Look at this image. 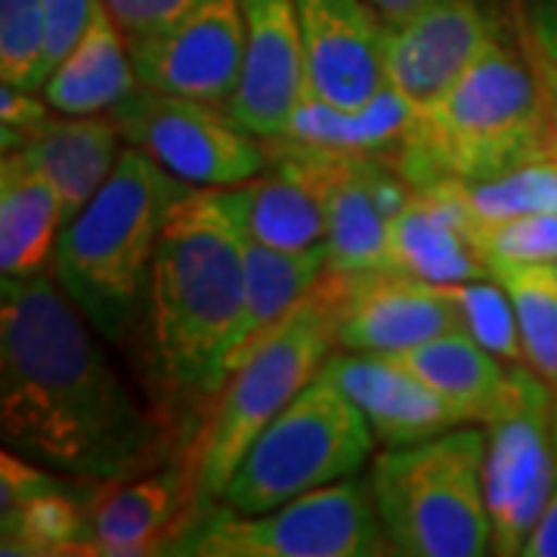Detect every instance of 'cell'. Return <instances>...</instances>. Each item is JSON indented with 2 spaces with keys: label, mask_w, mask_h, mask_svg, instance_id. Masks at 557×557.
<instances>
[{
  "label": "cell",
  "mask_w": 557,
  "mask_h": 557,
  "mask_svg": "<svg viewBox=\"0 0 557 557\" xmlns=\"http://www.w3.org/2000/svg\"><path fill=\"white\" fill-rule=\"evenodd\" d=\"M527 22L533 44L557 62V0H527Z\"/></svg>",
  "instance_id": "36"
},
{
  "label": "cell",
  "mask_w": 557,
  "mask_h": 557,
  "mask_svg": "<svg viewBox=\"0 0 557 557\" xmlns=\"http://www.w3.org/2000/svg\"><path fill=\"white\" fill-rule=\"evenodd\" d=\"M391 357L437 387L449 403H456L471 424H490L518 412L539 381L527 366L508 369L505 359L490 354L468 332H449Z\"/></svg>",
  "instance_id": "20"
},
{
  "label": "cell",
  "mask_w": 557,
  "mask_h": 557,
  "mask_svg": "<svg viewBox=\"0 0 557 557\" xmlns=\"http://www.w3.org/2000/svg\"><path fill=\"white\" fill-rule=\"evenodd\" d=\"M449 180L458 186L478 223H496L523 214H557V159L552 156L518 164L496 177Z\"/></svg>",
  "instance_id": "29"
},
{
  "label": "cell",
  "mask_w": 557,
  "mask_h": 557,
  "mask_svg": "<svg viewBox=\"0 0 557 557\" xmlns=\"http://www.w3.org/2000/svg\"><path fill=\"white\" fill-rule=\"evenodd\" d=\"M453 292H456L458 313H461V329L498 359L511 366H523L527 354H523L518 313L508 292L496 278L456 282Z\"/></svg>",
  "instance_id": "30"
},
{
  "label": "cell",
  "mask_w": 557,
  "mask_h": 557,
  "mask_svg": "<svg viewBox=\"0 0 557 557\" xmlns=\"http://www.w3.org/2000/svg\"><path fill=\"white\" fill-rule=\"evenodd\" d=\"M372 449L369 418L332 381L317 375L248 446L218 502L236 515L273 511L304 493L357 478Z\"/></svg>",
  "instance_id": "7"
},
{
  "label": "cell",
  "mask_w": 557,
  "mask_h": 557,
  "mask_svg": "<svg viewBox=\"0 0 557 557\" xmlns=\"http://www.w3.org/2000/svg\"><path fill=\"white\" fill-rule=\"evenodd\" d=\"M161 555L379 557L394 552L369 480L347 478L263 515H236L214 502L168 539Z\"/></svg>",
  "instance_id": "8"
},
{
  "label": "cell",
  "mask_w": 557,
  "mask_h": 557,
  "mask_svg": "<svg viewBox=\"0 0 557 557\" xmlns=\"http://www.w3.org/2000/svg\"><path fill=\"white\" fill-rule=\"evenodd\" d=\"M53 109L47 100H35V90H22L3 84L0 90V134H3V152H16L25 146Z\"/></svg>",
  "instance_id": "35"
},
{
  "label": "cell",
  "mask_w": 557,
  "mask_h": 557,
  "mask_svg": "<svg viewBox=\"0 0 557 557\" xmlns=\"http://www.w3.org/2000/svg\"><path fill=\"white\" fill-rule=\"evenodd\" d=\"M369 490L391 552L480 557L493 552L486 505V431L461 424L372 458Z\"/></svg>",
  "instance_id": "6"
},
{
  "label": "cell",
  "mask_w": 557,
  "mask_h": 557,
  "mask_svg": "<svg viewBox=\"0 0 557 557\" xmlns=\"http://www.w3.org/2000/svg\"><path fill=\"white\" fill-rule=\"evenodd\" d=\"M530 60L536 65V75L545 90V106H548V134H552V156L557 159V62L539 50L536 44H530Z\"/></svg>",
  "instance_id": "37"
},
{
  "label": "cell",
  "mask_w": 557,
  "mask_h": 557,
  "mask_svg": "<svg viewBox=\"0 0 557 557\" xmlns=\"http://www.w3.org/2000/svg\"><path fill=\"white\" fill-rule=\"evenodd\" d=\"M548 156V106L536 65L498 32L437 100L418 106L397 171L421 186L443 177H496Z\"/></svg>",
  "instance_id": "4"
},
{
  "label": "cell",
  "mask_w": 557,
  "mask_h": 557,
  "mask_svg": "<svg viewBox=\"0 0 557 557\" xmlns=\"http://www.w3.org/2000/svg\"><path fill=\"white\" fill-rule=\"evenodd\" d=\"M523 555L527 557H557V480L552 498L539 518L536 530L530 533L527 545H523Z\"/></svg>",
  "instance_id": "38"
},
{
  "label": "cell",
  "mask_w": 557,
  "mask_h": 557,
  "mask_svg": "<svg viewBox=\"0 0 557 557\" xmlns=\"http://www.w3.org/2000/svg\"><path fill=\"white\" fill-rule=\"evenodd\" d=\"M196 186L164 171L137 146L53 245V278L106 341H127L146 313L156 251L171 211Z\"/></svg>",
  "instance_id": "3"
},
{
  "label": "cell",
  "mask_w": 557,
  "mask_h": 557,
  "mask_svg": "<svg viewBox=\"0 0 557 557\" xmlns=\"http://www.w3.org/2000/svg\"><path fill=\"white\" fill-rule=\"evenodd\" d=\"M310 97L362 109L387 81V22L369 0H295Z\"/></svg>",
  "instance_id": "15"
},
{
  "label": "cell",
  "mask_w": 557,
  "mask_h": 557,
  "mask_svg": "<svg viewBox=\"0 0 557 557\" xmlns=\"http://www.w3.org/2000/svg\"><path fill=\"white\" fill-rule=\"evenodd\" d=\"M100 0H44V28H47V44H44V81L60 65L75 44L84 38L87 25L94 22Z\"/></svg>",
  "instance_id": "33"
},
{
  "label": "cell",
  "mask_w": 557,
  "mask_h": 557,
  "mask_svg": "<svg viewBox=\"0 0 557 557\" xmlns=\"http://www.w3.org/2000/svg\"><path fill=\"white\" fill-rule=\"evenodd\" d=\"M474 223L453 180L421 183L391 220V267L437 285L490 278V260L474 242Z\"/></svg>",
  "instance_id": "19"
},
{
  "label": "cell",
  "mask_w": 557,
  "mask_h": 557,
  "mask_svg": "<svg viewBox=\"0 0 557 557\" xmlns=\"http://www.w3.org/2000/svg\"><path fill=\"white\" fill-rule=\"evenodd\" d=\"M139 87L131 47L100 0L94 22L75 50L50 72L40 94L60 115H100L112 112Z\"/></svg>",
  "instance_id": "22"
},
{
  "label": "cell",
  "mask_w": 557,
  "mask_h": 557,
  "mask_svg": "<svg viewBox=\"0 0 557 557\" xmlns=\"http://www.w3.org/2000/svg\"><path fill=\"white\" fill-rule=\"evenodd\" d=\"M0 468L3 555H84L90 505L106 483L57 478L10 449Z\"/></svg>",
  "instance_id": "18"
},
{
  "label": "cell",
  "mask_w": 557,
  "mask_h": 557,
  "mask_svg": "<svg viewBox=\"0 0 557 557\" xmlns=\"http://www.w3.org/2000/svg\"><path fill=\"white\" fill-rule=\"evenodd\" d=\"M344 282L325 270L313 292L245 354L201 428L193 461L196 511L214 505L248 446L273 418L317 379L341 344Z\"/></svg>",
  "instance_id": "5"
},
{
  "label": "cell",
  "mask_w": 557,
  "mask_h": 557,
  "mask_svg": "<svg viewBox=\"0 0 557 557\" xmlns=\"http://www.w3.org/2000/svg\"><path fill=\"white\" fill-rule=\"evenodd\" d=\"M220 208L242 233L285 251L325 245V211L317 193L298 177L278 171L273 177L245 180L239 186L211 189Z\"/></svg>",
  "instance_id": "25"
},
{
  "label": "cell",
  "mask_w": 557,
  "mask_h": 557,
  "mask_svg": "<svg viewBox=\"0 0 557 557\" xmlns=\"http://www.w3.org/2000/svg\"><path fill=\"white\" fill-rule=\"evenodd\" d=\"M186 478L164 468L149 478H134L127 486L106 493L90 505L87 552L84 555H152L164 552L168 530L180 511Z\"/></svg>",
  "instance_id": "23"
},
{
  "label": "cell",
  "mask_w": 557,
  "mask_h": 557,
  "mask_svg": "<svg viewBox=\"0 0 557 557\" xmlns=\"http://www.w3.org/2000/svg\"><path fill=\"white\" fill-rule=\"evenodd\" d=\"M341 282L338 338L347 350L391 357L440 335L465 332L453 285H437L394 267L341 273Z\"/></svg>",
  "instance_id": "13"
},
{
  "label": "cell",
  "mask_w": 557,
  "mask_h": 557,
  "mask_svg": "<svg viewBox=\"0 0 557 557\" xmlns=\"http://www.w3.org/2000/svg\"><path fill=\"white\" fill-rule=\"evenodd\" d=\"M319 375L357 403L384 446H406L471 424L437 387L384 354H332Z\"/></svg>",
  "instance_id": "17"
},
{
  "label": "cell",
  "mask_w": 557,
  "mask_h": 557,
  "mask_svg": "<svg viewBox=\"0 0 557 557\" xmlns=\"http://www.w3.org/2000/svg\"><path fill=\"white\" fill-rule=\"evenodd\" d=\"M44 0H0V81L10 87H44Z\"/></svg>",
  "instance_id": "31"
},
{
  "label": "cell",
  "mask_w": 557,
  "mask_h": 557,
  "mask_svg": "<svg viewBox=\"0 0 557 557\" xmlns=\"http://www.w3.org/2000/svg\"><path fill=\"white\" fill-rule=\"evenodd\" d=\"M62 230V201L50 180L22 152L0 161V276L28 278L44 273Z\"/></svg>",
  "instance_id": "24"
},
{
  "label": "cell",
  "mask_w": 557,
  "mask_h": 557,
  "mask_svg": "<svg viewBox=\"0 0 557 557\" xmlns=\"http://www.w3.org/2000/svg\"><path fill=\"white\" fill-rule=\"evenodd\" d=\"M557 480V428L548 387L536 381L518 412L486 424V505L493 555H523Z\"/></svg>",
  "instance_id": "11"
},
{
  "label": "cell",
  "mask_w": 557,
  "mask_h": 557,
  "mask_svg": "<svg viewBox=\"0 0 557 557\" xmlns=\"http://www.w3.org/2000/svg\"><path fill=\"white\" fill-rule=\"evenodd\" d=\"M474 242L486 260L557 263V214H523L478 223Z\"/></svg>",
  "instance_id": "32"
},
{
  "label": "cell",
  "mask_w": 557,
  "mask_h": 557,
  "mask_svg": "<svg viewBox=\"0 0 557 557\" xmlns=\"http://www.w3.org/2000/svg\"><path fill=\"white\" fill-rule=\"evenodd\" d=\"M239 242L242 263H245V322H242L236 366L273 325H278L313 292L319 276L329 270L325 245L307 248V251H285V248L263 245L242 230Z\"/></svg>",
  "instance_id": "27"
},
{
  "label": "cell",
  "mask_w": 557,
  "mask_h": 557,
  "mask_svg": "<svg viewBox=\"0 0 557 557\" xmlns=\"http://www.w3.org/2000/svg\"><path fill=\"white\" fill-rule=\"evenodd\" d=\"M121 131L100 115H47L40 127L16 149L50 180L62 201V226L75 220L112 177L121 159Z\"/></svg>",
  "instance_id": "21"
},
{
  "label": "cell",
  "mask_w": 557,
  "mask_h": 557,
  "mask_svg": "<svg viewBox=\"0 0 557 557\" xmlns=\"http://www.w3.org/2000/svg\"><path fill=\"white\" fill-rule=\"evenodd\" d=\"M242 322L239 230L211 189H193L168 218L146 298L149 381L177 424L218 403L236 369Z\"/></svg>",
  "instance_id": "2"
},
{
  "label": "cell",
  "mask_w": 557,
  "mask_h": 557,
  "mask_svg": "<svg viewBox=\"0 0 557 557\" xmlns=\"http://www.w3.org/2000/svg\"><path fill=\"white\" fill-rule=\"evenodd\" d=\"M276 168L307 183L322 201L329 270L391 267V220L416 189L399 171H387L384 159L338 156L304 143H292Z\"/></svg>",
  "instance_id": "10"
},
{
  "label": "cell",
  "mask_w": 557,
  "mask_h": 557,
  "mask_svg": "<svg viewBox=\"0 0 557 557\" xmlns=\"http://www.w3.org/2000/svg\"><path fill=\"white\" fill-rule=\"evenodd\" d=\"M369 3L379 10V16L387 25H399V22L409 20L424 0H369Z\"/></svg>",
  "instance_id": "39"
},
{
  "label": "cell",
  "mask_w": 557,
  "mask_h": 557,
  "mask_svg": "<svg viewBox=\"0 0 557 557\" xmlns=\"http://www.w3.org/2000/svg\"><path fill=\"white\" fill-rule=\"evenodd\" d=\"M502 32L486 0H424L399 25H387V81L424 106L478 60Z\"/></svg>",
  "instance_id": "16"
},
{
  "label": "cell",
  "mask_w": 557,
  "mask_h": 557,
  "mask_svg": "<svg viewBox=\"0 0 557 557\" xmlns=\"http://www.w3.org/2000/svg\"><path fill=\"white\" fill-rule=\"evenodd\" d=\"M47 273L0 285V434L57 474L115 486L156 468L161 424Z\"/></svg>",
  "instance_id": "1"
},
{
  "label": "cell",
  "mask_w": 557,
  "mask_h": 557,
  "mask_svg": "<svg viewBox=\"0 0 557 557\" xmlns=\"http://www.w3.org/2000/svg\"><path fill=\"white\" fill-rule=\"evenodd\" d=\"M416 102L403 97L394 87H384L379 97L362 109H338L317 97H307L295 109L282 139L338 152V156L379 159L387 149L399 152L403 139L416 121Z\"/></svg>",
  "instance_id": "26"
},
{
  "label": "cell",
  "mask_w": 557,
  "mask_h": 557,
  "mask_svg": "<svg viewBox=\"0 0 557 557\" xmlns=\"http://www.w3.org/2000/svg\"><path fill=\"white\" fill-rule=\"evenodd\" d=\"M127 44L152 38L199 10L205 0H102Z\"/></svg>",
  "instance_id": "34"
},
{
  "label": "cell",
  "mask_w": 557,
  "mask_h": 557,
  "mask_svg": "<svg viewBox=\"0 0 557 557\" xmlns=\"http://www.w3.org/2000/svg\"><path fill=\"white\" fill-rule=\"evenodd\" d=\"M127 47L143 87L223 109L236 94L245 57L242 0H205L171 28Z\"/></svg>",
  "instance_id": "12"
},
{
  "label": "cell",
  "mask_w": 557,
  "mask_h": 557,
  "mask_svg": "<svg viewBox=\"0 0 557 557\" xmlns=\"http://www.w3.org/2000/svg\"><path fill=\"white\" fill-rule=\"evenodd\" d=\"M490 276L515 304L527 366L557 387V263L490 260Z\"/></svg>",
  "instance_id": "28"
},
{
  "label": "cell",
  "mask_w": 557,
  "mask_h": 557,
  "mask_svg": "<svg viewBox=\"0 0 557 557\" xmlns=\"http://www.w3.org/2000/svg\"><path fill=\"white\" fill-rule=\"evenodd\" d=\"M112 121L127 146L143 149L196 189L239 186L260 177L267 164L260 137L242 131L223 109L143 84L112 109Z\"/></svg>",
  "instance_id": "9"
},
{
  "label": "cell",
  "mask_w": 557,
  "mask_h": 557,
  "mask_svg": "<svg viewBox=\"0 0 557 557\" xmlns=\"http://www.w3.org/2000/svg\"><path fill=\"white\" fill-rule=\"evenodd\" d=\"M245 57L236 94L223 112L260 139H282L300 102L310 97L295 0H242Z\"/></svg>",
  "instance_id": "14"
}]
</instances>
